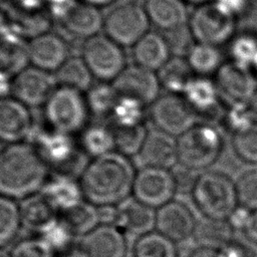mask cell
I'll return each mask as SVG.
<instances>
[{
	"label": "cell",
	"mask_w": 257,
	"mask_h": 257,
	"mask_svg": "<svg viewBox=\"0 0 257 257\" xmlns=\"http://www.w3.org/2000/svg\"><path fill=\"white\" fill-rule=\"evenodd\" d=\"M136 172L130 158L112 152L90 159L77 179L85 201L96 207H108L132 196Z\"/></svg>",
	"instance_id": "6da1fadb"
},
{
	"label": "cell",
	"mask_w": 257,
	"mask_h": 257,
	"mask_svg": "<svg viewBox=\"0 0 257 257\" xmlns=\"http://www.w3.org/2000/svg\"><path fill=\"white\" fill-rule=\"evenodd\" d=\"M50 169L28 142L6 145L0 155V195L17 202L39 193Z\"/></svg>",
	"instance_id": "7a4b0ae2"
},
{
	"label": "cell",
	"mask_w": 257,
	"mask_h": 257,
	"mask_svg": "<svg viewBox=\"0 0 257 257\" xmlns=\"http://www.w3.org/2000/svg\"><path fill=\"white\" fill-rule=\"evenodd\" d=\"M191 196L202 215L214 219L227 220L239 205L235 182L220 172L198 175Z\"/></svg>",
	"instance_id": "3957f363"
},
{
	"label": "cell",
	"mask_w": 257,
	"mask_h": 257,
	"mask_svg": "<svg viewBox=\"0 0 257 257\" xmlns=\"http://www.w3.org/2000/svg\"><path fill=\"white\" fill-rule=\"evenodd\" d=\"M223 147V138L215 126L198 122L177 138L178 164L195 172L205 170L220 158Z\"/></svg>",
	"instance_id": "277c9868"
},
{
	"label": "cell",
	"mask_w": 257,
	"mask_h": 257,
	"mask_svg": "<svg viewBox=\"0 0 257 257\" xmlns=\"http://www.w3.org/2000/svg\"><path fill=\"white\" fill-rule=\"evenodd\" d=\"M43 113L49 128L71 136L80 134L90 115L83 92L59 85L43 105Z\"/></svg>",
	"instance_id": "5b68a950"
},
{
	"label": "cell",
	"mask_w": 257,
	"mask_h": 257,
	"mask_svg": "<svg viewBox=\"0 0 257 257\" xmlns=\"http://www.w3.org/2000/svg\"><path fill=\"white\" fill-rule=\"evenodd\" d=\"M188 28L194 42L218 47L234 37L236 16L216 0H209L196 6Z\"/></svg>",
	"instance_id": "8992f818"
},
{
	"label": "cell",
	"mask_w": 257,
	"mask_h": 257,
	"mask_svg": "<svg viewBox=\"0 0 257 257\" xmlns=\"http://www.w3.org/2000/svg\"><path fill=\"white\" fill-rule=\"evenodd\" d=\"M144 4L133 0L118 2L103 14V32L122 47H132L150 30Z\"/></svg>",
	"instance_id": "52a82bcc"
},
{
	"label": "cell",
	"mask_w": 257,
	"mask_h": 257,
	"mask_svg": "<svg viewBox=\"0 0 257 257\" xmlns=\"http://www.w3.org/2000/svg\"><path fill=\"white\" fill-rule=\"evenodd\" d=\"M80 56L99 81L111 82L127 65L123 47L104 33L84 40Z\"/></svg>",
	"instance_id": "ba28073f"
},
{
	"label": "cell",
	"mask_w": 257,
	"mask_h": 257,
	"mask_svg": "<svg viewBox=\"0 0 257 257\" xmlns=\"http://www.w3.org/2000/svg\"><path fill=\"white\" fill-rule=\"evenodd\" d=\"M154 128L178 138L196 123L199 115L182 94L165 92L149 106Z\"/></svg>",
	"instance_id": "9c48e42d"
},
{
	"label": "cell",
	"mask_w": 257,
	"mask_h": 257,
	"mask_svg": "<svg viewBox=\"0 0 257 257\" xmlns=\"http://www.w3.org/2000/svg\"><path fill=\"white\" fill-rule=\"evenodd\" d=\"M177 192L172 170L151 167L137 170L132 196L138 201L157 210L174 200Z\"/></svg>",
	"instance_id": "30bf717a"
},
{
	"label": "cell",
	"mask_w": 257,
	"mask_h": 257,
	"mask_svg": "<svg viewBox=\"0 0 257 257\" xmlns=\"http://www.w3.org/2000/svg\"><path fill=\"white\" fill-rule=\"evenodd\" d=\"M56 87L54 73L29 64L12 77L11 95L30 109L43 107Z\"/></svg>",
	"instance_id": "8fae6325"
},
{
	"label": "cell",
	"mask_w": 257,
	"mask_h": 257,
	"mask_svg": "<svg viewBox=\"0 0 257 257\" xmlns=\"http://www.w3.org/2000/svg\"><path fill=\"white\" fill-rule=\"evenodd\" d=\"M111 83L119 97L135 99L147 107L161 95L157 72L135 63L126 65Z\"/></svg>",
	"instance_id": "7c38bea8"
},
{
	"label": "cell",
	"mask_w": 257,
	"mask_h": 257,
	"mask_svg": "<svg viewBox=\"0 0 257 257\" xmlns=\"http://www.w3.org/2000/svg\"><path fill=\"white\" fill-rule=\"evenodd\" d=\"M215 74L219 93L235 104H247L257 91V78L248 65L231 60L223 63Z\"/></svg>",
	"instance_id": "4fadbf2b"
},
{
	"label": "cell",
	"mask_w": 257,
	"mask_h": 257,
	"mask_svg": "<svg viewBox=\"0 0 257 257\" xmlns=\"http://www.w3.org/2000/svg\"><path fill=\"white\" fill-rule=\"evenodd\" d=\"M31 144L50 170L64 171L76 161L77 145L71 135L48 127L35 133Z\"/></svg>",
	"instance_id": "5bb4252c"
},
{
	"label": "cell",
	"mask_w": 257,
	"mask_h": 257,
	"mask_svg": "<svg viewBox=\"0 0 257 257\" xmlns=\"http://www.w3.org/2000/svg\"><path fill=\"white\" fill-rule=\"evenodd\" d=\"M33 131L29 107L12 95L0 99V142L4 145L27 142Z\"/></svg>",
	"instance_id": "9a60e30c"
},
{
	"label": "cell",
	"mask_w": 257,
	"mask_h": 257,
	"mask_svg": "<svg viewBox=\"0 0 257 257\" xmlns=\"http://www.w3.org/2000/svg\"><path fill=\"white\" fill-rule=\"evenodd\" d=\"M30 65L54 73L69 57L67 42L58 34L44 31L27 41Z\"/></svg>",
	"instance_id": "2e32d148"
},
{
	"label": "cell",
	"mask_w": 257,
	"mask_h": 257,
	"mask_svg": "<svg viewBox=\"0 0 257 257\" xmlns=\"http://www.w3.org/2000/svg\"><path fill=\"white\" fill-rule=\"evenodd\" d=\"M77 248L84 257H125L124 233L113 225L99 224L79 238Z\"/></svg>",
	"instance_id": "e0dca14e"
},
{
	"label": "cell",
	"mask_w": 257,
	"mask_h": 257,
	"mask_svg": "<svg viewBox=\"0 0 257 257\" xmlns=\"http://www.w3.org/2000/svg\"><path fill=\"white\" fill-rule=\"evenodd\" d=\"M196 221L191 210L174 199L156 210L155 230L178 244L193 237Z\"/></svg>",
	"instance_id": "ac0fdd59"
},
{
	"label": "cell",
	"mask_w": 257,
	"mask_h": 257,
	"mask_svg": "<svg viewBox=\"0 0 257 257\" xmlns=\"http://www.w3.org/2000/svg\"><path fill=\"white\" fill-rule=\"evenodd\" d=\"M137 158L141 167L172 170L178 165L177 138L156 128L149 130Z\"/></svg>",
	"instance_id": "d6986e66"
},
{
	"label": "cell",
	"mask_w": 257,
	"mask_h": 257,
	"mask_svg": "<svg viewBox=\"0 0 257 257\" xmlns=\"http://www.w3.org/2000/svg\"><path fill=\"white\" fill-rule=\"evenodd\" d=\"M114 226L122 232L140 237L155 230L156 209L138 201L133 196L116 205Z\"/></svg>",
	"instance_id": "ffe728a7"
},
{
	"label": "cell",
	"mask_w": 257,
	"mask_h": 257,
	"mask_svg": "<svg viewBox=\"0 0 257 257\" xmlns=\"http://www.w3.org/2000/svg\"><path fill=\"white\" fill-rule=\"evenodd\" d=\"M60 22L67 33L86 40L103 29V14L100 8L76 0L61 17Z\"/></svg>",
	"instance_id": "44dd1931"
},
{
	"label": "cell",
	"mask_w": 257,
	"mask_h": 257,
	"mask_svg": "<svg viewBox=\"0 0 257 257\" xmlns=\"http://www.w3.org/2000/svg\"><path fill=\"white\" fill-rule=\"evenodd\" d=\"M144 7L150 23L162 31L173 32L188 25L190 13L184 0H146Z\"/></svg>",
	"instance_id": "7402d4cb"
},
{
	"label": "cell",
	"mask_w": 257,
	"mask_h": 257,
	"mask_svg": "<svg viewBox=\"0 0 257 257\" xmlns=\"http://www.w3.org/2000/svg\"><path fill=\"white\" fill-rule=\"evenodd\" d=\"M135 64L158 71L172 56L168 39L161 33L149 30L132 47Z\"/></svg>",
	"instance_id": "603a6c76"
},
{
	"label": "cell",
	"mask_w": 257,
	"mask_h": 257,
	"mask_svg": "<svg viewBox=\"0 0 257 257\" xmlns=\"http://www.w3.org/2000/svg\"><path fill=\"white\" fill-rule=\"evenodd\" d=\"M22 227L39 235L59 218V212L40 192L18 202Z\"/></svg>",
	"instance_id": "cb8c5ba5"
},
{
	"label": "cell",
	"mask_w": 257,
	"mask_h": 257,
	"mask_svg": "<svg viewBox=\"0 0 257 257\" xmlns=\"http://www.w3.org/2000/svg\"><path fill=\"white\" fill-rule=\"evenodd\" d=\"M40 193L47 198L59 213L84 200L78 179L62 173L50 175Z\"/></svg>",
	"instance_id": "d4e9b609"
},
{
	"label": "cell",
	"mask_w": 257,
	"mask_h": 257,
	"mask_svg": "<svg viewBox=\"0 0 257 257\" xmlns=\"http://www.w3.org/2000/svg\"><path fill=\"white\" fill-rule=\"evenodd\" d=\"M235 234L227 220L203 216L196 221L193 238L199 247L221 250Z\"/></svg>",
	"instance_id": "484cf974"
},
{
	"label": "cell",
	"mask_w": 257,
	"mask_h": 257,
	"mask_svg": "<svg viewBox=\"0 0 257 257\" xmlns=\"http://www.w3.org/2000/svg\"><path fill=\"white\" fill-rule=\"evenodd\" d=\"M27 65V42L21 40L19 33L7 30L0 37V71L13 77Z\"/></svg>",
	"instance_id": "4316f807"
},
{
	"label": "cell",
	"mask_w": 257,
	"mask_h": 257,
	"mask_svg": "<svg viewBox=\"0 0 257 257\" xmlns=\"http://www.w3.org/2000/svg\"><path fill=\"white\" fill-rule=\"evenodd\" d=\"M182 95L200 116L201 113H209L217 105L219 91L215 81L207 76L196 75L189 81Z\"/></svg>",
	"instance_id": "83f0119b"
},
{
	"label": "cell",
	"mask_w": 257,
	"mask_h": 257,
	"mask_svg": "<svg viewBox=\"0 0 257 257\" xmlns=\"http://www.w3.org/2000/svg\"><path fill=\"white\" fill-rule=\"evenodd\" d=\"M57 85L85 93L93 84V75L81 56L69 57L54 72Z\"/></svg>",
	"instance_id": "f1b7e54d"
},
{
	"label": "cell",
	"mask_w": 257,
	"mask_h": 257,
	"mask_svg": "<svg viewBox=\"0 0 257 257\" xmlns=\"http://www.w3.org/2000/svg\"><path fill=\"white\" fill-rule=\"evenodd\" d=\"M59 218L75 238L83 237L100 224L98 208L85 200L59 213Z\"/></svg>",
	"instance_id": "f546056e"
},
{
	"label": "cell",
	"mask_w": 257,
	"mask_h": 257,
	"mask_svg": "<svg viewBox=\"0 0 257 257\" xmlns=\"http://www.w3.org/2000/svg\"><path fill=\"white\" fill-rule=\"evenodd\" d=\"M157 74L166 92L178 94L183 93L189 81L195 76L186 58L180 55H172Z\"/></svg>",
	"instance_id": "4dcf8cb0"
},
{
	"label": "cell",
	"mask_w": 257,
	"mask_h": 257,
	"mask_svg": "<svg viewBox=\"0 0 257 257\" xmlns=\"http://www.w3.org/2000/svg\"><path fill=\"white\" fill-rule=\"evenodd\" d=\"M79 137V146L90 159L115 152L111 126L100 123L87 124Z\"/></svg>",
	"instance_id": "1f68e13d"
},
{
	"label": "cell",
	"mask_w": 257,
	"mask_h": 257,
	"mask_svg": "<svg viewBox=\"0 0 257 257\" xmlns=\"http://www.w3.org/2000/svg\"><path fill=\"white\" fill-rule=\"evenodd\" d=\"M194 74L208 76L216 73L223 64L221 51L217 46L194 42L185 56Z\"/></svg>",
	"instance_id": "d6a6232c"
},
{
	"label": "cell",
	"mask_w": 257,
	"mask_h": 257,
	"mask_svg": "<svg viewBox=\"0 0 257 257\" xmlns=\"http://www.w3.org/2000/svg\"><path fill=\"white\" fill-rule=\"evenodd\" d=\"M133 257H179L177 243L154 230L136 238Z\"/></svg>",
	"instance_id": "836d02e7"
},
{
	"label": "cell",
	"mask_w": 257,
	"mask_h": 257,
	"mask_svg": "<svg viewBox=\"0 0 257 257\" xmlns=\"http://www.w3.org/2000/svg\"><path fill=\"white\" fill-rule=\"evenodd\" d=\"M84 94L90 114L97 116H109L118 99L112 83L105 81L93 83Z\"/></svg>",
	"instance_id": "e575fe53"
},
{
	"label": "cell",
	"mask_w": 257,
	"mask_h": 257,
	"mask_svg": "<svg viewBox=\"0 0 257 257\" xmlns=\"http://www.w3.org/2000/svg\"><path fill=\"white\" fill-rule=\"evenodd\" d=\"M21 228L18 202L0 195V248L12 243Z\"/></svg>",
	"instance_id": "d590c367"
},
{
	"label": "cell",
	"mask_w": 257,
	"mask_h": 257,
	"mask_svg": "<svg viewBox=\"0 0 257 257\" xmlns=\"http://www.w3.org/2000/svg\"><path fill=\"white\" fill-rule=\"evenodd\" d=\"M146 105L126 97H119L109 115L111 125L130 127L145 124Z\"/></svg>",
	"instance_id": "8d00e7d4"
},
{
	"label": "cell",
	"mask_w": 257,
	"mask_h": 257,
	"mask_svg": "<svg viewBox=\"0 0 257 257\" xmlns=\"http://www.w3.org/2000/svg\"><path fill=\"white\" fill-rule=\"evenodd\" d=\"M114 138V151L127 157H137L148 134V128L145 124L119 127L110 125Z\"/></svg>",
	"instance_id": "74e56055"
},
{
	"label": "cell",
	"mask_w": 257,
	"mask_h": 257,
	"mask_svg": "<svg viewBox=\"0 0 257 257\" xmlns=\"http://www.w3.org/2000/svg\"><path fill=\"white\" fill-rule=\"evenodd\" d=\"M232 146L242 161L257 165V123H252L234 133Z\"/></svg>",
	"instance_id": "f35d334b"
},
{
	"label": "cell",
	"mask_w": 257,
	"mask_h": 257,
	"mask_svg": "<svg viewBox=\"0 0 257 257\" xmlns=\"http://www.w3.org/2000/svg\"><path fill=\"white\" fill-rule=\"evenodd\" d=\"M232 60L251 66L257 58V37L251 33H242L232 38L230 45Z\"/></svg>",
	"instance_id": "ab89813d"
},
{
	"label": "cell",
	"mask_w": 257,
	"mask_h": 257,
	"mask_svg": "<svg viewBox=\"0 0 257 257\" xmlns=\"http://www.w3.org/2000/svg\"><path fill=\"white\" fill-rule=\"evenodd\" d=\"M37 236H39L56 254L71 249V244L75 238L60 218Z\"/></svg>",
	"instance_id": "60d3db41"
},
{
	"label": "cell",
	"mask_w": 257,
	"mask_h": 257,
	"mask_svg": "<svg viewBox=\"0 0 257 257\" xmlns=\"http://www.w3.org/2000/svg\"><path fill=\"white\" fill-rule=\"evenodd\" d=\"M235 186L239 205L250 211L257 210V170L242 173Z\"/></svg>",
	"instance_id": "b9f144b4"
},
{
	"label": "cell",
	"mask_w": 257,
	"mask_h": 257,
	"mask_svg": "<svg viewBox=\"0 0 257 257\" xmlns=\"http://www.w3.org/2000/svg\"><path fill=\"white\" fill-rule=\"evenodd\" d=\"M10 253L11 257H56V253L39 236L16 242Z\"/></svg>",
	"instance_id": "7bdbcfd3"
},
{
	"label": "cell",
	"mask_w": 257,
	"mask_h": 257,
	"mask_svg": "<svg viewBox=\"0 0 257 257\" xmlns=\"http://www.w3.org/2000/svg\"><path fill=\"white\" fill-rule=\"evenodd\" d=\"M223 257H257V242L244 233L236 234L221 250Z\"/></svg>",
	"instance_id": "ee69618b"
},
{
	"label": "cell",
	"mask_w": 257,
	"mask_h": 257,
	"mask_svg": "<svg viewBox=\"0 0 257 257\" xmlns=\"http://www.w3.org/2000/svg\"><path fill=\"white\" fill-rule=\"evenodd\" d=\"M172 172L176 181L178 192H189L191 194L198 177V175H195V171L178 164L172 169Z\"/></svg>",
	"instance_id": "f6af8a7d"
},
{
	"label": "cell",
	"mask_w": 257,
	"mask_h": 257,
	"mask_svg": "<svg viewBox=\"0 0 257 257\" xmlns=\"http://www.w3.org/2000/svg\"><path fill=\"white\" fill-rule=\"evenodd\" d=\"M251 211L247 208L238 205L236 209L231 213V215L228 217L227 221L232 226V228L235 230V232H244L246 225L248 223L249 217H250Z\"/></svg>",
	"instance_id": "bcb514c9"
},
{
	"label": "cell",
	"mask_w": 257,
	"mask_h": 257,
	"mask_svg": "<svg viewBox=\"0 0 257 257\" xmlns=\"http://www.w3.org/2000/svg\"><path fill=\"white\" fill-rule=\"evenodd\" d=\"M221 5H223L227 10H229L232 14L237 16L245 11L248 0H216Z\"/></svg>",
	"instance_id": "7dc6e473"
},
{
	"label": "cell",
	"mask_w": 257,
	"mask_h": 257,
	"mask_svg": "<svg viewBox=\"0 0 257 257\" xmlns=\"http://www.w3.org/2000/svg\"><path fill=\"white\" fill-rule=\"evenodd\" d=\"M243 233L253 241L257 242V210L251 211L248 223Z\"/></svg>",
	"instance_id": "c3c4849f"
},
{
	"label": "cell",
	"mask_w": 257,
	"mask_h": 257,
	"mask_svg": "<svg viewBox=\"0 0 257 257\" xmlns=\"http://www.w3.org/2000/svg\"><path fill=\"white\" fill-rule=\"evenodd\" d=\"M187 257H223L220 250L198 247L194 249Z\"/></svg>",
	"instance_id": "681fc988"
},
{
	"label": "cell",
	"mask_w": 257,
	"mask_h": 257,
	"mask_svg": "<svg viewBox=\"0 0 257 257\" xmlns=\"http://www.w3.org/2000/svg\"><path fill=\"white\" fill-rule=\"evenodd\" d=\"M12 77L0 71V99L11 95Z\"/></svg>",
	"instance_id": "f907efd6"
},
{
	"label": "cell",
	"mask_w": 257,
	"mask_h": 257,
	"mask_svg": "<svg viewBox=\"0 0 257 257\" xmlns=\"http://www.w3.org/2000/svg\"><path fill=\"white\" fill-rule=\"evenodd\" d=\"M16 4H18L23 10H35L41 7L47 0H14Z\"/></svg>",
	"instance_id": "816d5d0a"
},
{
	"label": "cell",
	"mask_w": 257,
	"mask_h": 257,
	"mask_svg": "<svg viewBox=\"0 0 257 257\" xmlns=\"http://www.w3.org/2000/svg\"><path fill=\"white\" fill-rule=\"evenodd\" d=\"M246 107L249 111V114L252 120L255 123H257V91L254 94V96L251 98V100L246 104Z\"/></svg>",
	"instance_id": "f5cc1de1"
},
{
	"label": "cell",
	"mask_w": 257,
	"mask_h": 257,
	"mask_svg": "<svg viewBox=\"0 0 257 257\" xmlns=\"http://www.w3.org/2000/svg\"><path fill=\"white\" fill-rule=\"evenodd\" d=\"M78 1L86 3V4L93 5V6L98 7V8H101L103 6H109V5L113 4L116 0H78Z\"/></svg>",
	"instance_id": "db71d44e"
},
{
	"label": "cell",
	"mask_w": 257,
	"mask_h": 257,
	"mask_svg": "<svg viewBox=\"0 0 257 257\" xmlns=\"http://www.w3.org/2000/svg\"><path fill=\"white\" fill-rule=\"evenodd\" d=\"M8 30V19L5 14L0 10V37H2Z\"/></svg>",
	"instance_id": "11a10c76"
},
{
	"label": "cell",
	"mask_w": 257,
	"mask_h": 257,
	"mask_svg": "<svg viewBox=\"0 0 257 257\" xmlns=\"http://www.w3.org/2000/svg\"><path fill=\"white\" fill-rule=\"evenodd\" d=\"M58 257H84V256L79 251V249L76 247L75 249H68V250L60 253Z\"/></svg>",
	"instance_id": "9f6ffc18"
},
{
	"label": "cell",
	"mask_w": 257,
	"mask_h": 257,
	"mask_svg": "<svg viewBox=\"0 0 257 257\" xmlns=\"http://www.w3.org/2000/svg\"><path fill=\"white\" fill-rule=\"evenodd\" d=\"M0 257H11L10 250H7L6 248H0Z\"/></svg>",
	"instance_id": "6f0895ef"
},
{
	"label": "cell",
	"mask_w": 257,
	"mask_h": 257,
	"mask_svg": "<svg viewBox=\"0 0 257 257\" xmlns=\"http://www.w3.org/2000/svg\"><path fill=\"white\" fill-rule=\"evenodd\" d=\"M186 3H193V4H201V3H204L206 1H209V0H184Z\"/></svg>",
	"instance_id": "680465c9"
},
{
	"label": "cell",
	"mask_w": 257,
	"mask_h": 257,
	"mask_svg": "<svg viewBox=\"0 0 257 257\" xmlns=\"http://www.w3.org/2000/svg\"><path fill=\"white\" fill-rule=\"evenodd\" d=\"M6 145H4L2 142H0V155L2 154V152H3V150H4V147H5Z\"/></svg>",
	"instance_id": "91938a15"
},
{
	"label": "cell",
	"mask_w": 257,
	"mask_h": 257,
	"mask_svg": "<svg viewBox=\"0 0 257 257\" xmlns=\"http://www.w3.org/2000/svg\"><path fill=\"white\" fill-rule=\"evenodd\" d=\"M253 66L255 67V69H256V71H257V58H256V60H255V62H254V64H253Z\"/></svg>",
	"instance_id": "94428289"
}]
</instances>
